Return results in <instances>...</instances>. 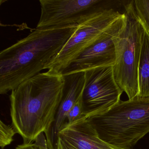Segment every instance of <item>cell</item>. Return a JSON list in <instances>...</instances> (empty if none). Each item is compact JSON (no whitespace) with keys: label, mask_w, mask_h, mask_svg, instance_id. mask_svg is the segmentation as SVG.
I'll list each match as a JSON object with an SVG mask.
<instances>
[{"label":"cell","mask_w":149,"mask_h":149,"mask_svg":"<svg viewBox=\"0 0 149 149\" xmlns=\"http://www.w3.org/2000/svg\"><path fill=\"white\" fill-rule=\"evenodd\" d=\"M77 24L36 29L0 53V93L5 95L41 73L77 29Z\"/></svg>","instance_id":"cell-1"},{"label":"cell","mask_w":149,"mask_h":149,"mask_svg":"<svg viewBox=\"0 0 149 149\" xmlns=\"http://www.w3.org/2000/svg\"><path fill=\"white\" fill-rule=\"evenodd\" d=\"M64 85L63 75L47 71L24 81L11 91L12 126L22 137L23 143L34 141L51 125Z\"/></svg>","instance_id":"cell-2"},{"label":"cell","mask_w":149,"mask_h":149,"mask_svg":"<svg viewBox=\"0 0 149 149\" xmlns=\"http://www.w3.org/2000/svg\"><path fill=\"white\" fill-rule=\"evenodd\" d=\"M87 119L102 140L120 149H131L149 133V97L120 100L106 112Z\"/></svg>","instance_id":"cell-3"},{"label":"cell","mask_w":149,"mask_h":149,"mask_svg":"<svg viewBox=\"0 0 149 149\" xmlns=\"http://www.w3.org/2000/svg\"><path fill=\"white\" fill-rule=\"evenodd\" d=\"M125 24L113 40L116 55L113 74L131 99L139 94V65L145 30L136 15L133 1L125 5Z\"/></svg>","instance_id":"cell-4"},{"label":"cell","mask_w":149,"mask_h":149,"mask_svg":"<svg viewBox=\"0 0 149 149\" xmlns=\"http://www.w3.org/2000/svg\"><path fill=\"white\" fill-rule=\"evenodd\" d=\"M123 15V13H120L111 8H107L102 10L86 22L79 25L59 54L47 64L44 70L61 74L70 63Z\"/></svg>","instance_id":"cell-5"},{"label":"cell","mask_w":149,"mask_h":149,"mask_svg":"<svg viewBox=\"0 0 149 149\" xmlns=\"http://www.w3.org/2000/svg\"><path fill=\"white\" fill-rule=\"evenodd\" d=\"M85 72L82 95L83 111L87 118L109 111L120 101L123 92L115 80L113 67H99Z\"/></svg>","instance_id":"cell-6"},{"label":"cell","mask_w":149,"mask_h":149,"mask_svg":"<svg viewBox=\"0 0 149 149\" xmlns=\"http://www.w3.org/2000/svg\"><path fill=\"white\" fill-rule=\"evenodd\" d=\"M107 1L102 0H40L41 15L36 28L80 25L95 17Z\"/></svg>","instance_id":"cell-7"},{"label":"cell","mask_w":149,"mask_h":149,"mask_svg":"<svg viewBox=\"0 0 149 149\" xmlns=\"http://www.w3.org/2000/svg\"><path fill=\"white\" fill-rule=\"evenodd\" d=\"M125 14L111 24L77 58L64 69L61 74L86 71L99 67H113L116 55L114 37L125 24Z\"/></svg>","instance_id":"cell-8"},{"label":"cell","mask_w":149,"mask_h":149,"mask_svg":"<svg viewBox=\"0 0 149 149\" xmlns=\"http://www.w3.org/2000/svg\"><path fill=\"white\" fill-rule=\"evenodd\" d=\"M64 78L62 97L54 119L45 132L49 149H57L58 135L65 123L69 111L82 96L85 85V72L63 75Z\"/></svg>","instance_id":"cell-9"},{"label":"cell","mask_w":149,"mask_h":149,"mask_svg":"<svg viewBox=\"0 0 149 149\" xmlns=\"http://www.w3.org/2000/svg\"><path fill=\"white\" fill-rule=\"evenodd\" d=\"M57 149H120L99 137L87 118L64 125L59 132Z\"/></svg>","instance_id":"cell-10"},{"label":"cell","mask_w":149,"mask_h":149,"mask_svg":"<svg viewBox=\"0 0 149 149\" xmlns=\"http://www.w3.org/2000/svg\"><path fill=\"white\" fill-rule=\"evenodd\" d=\"M139 94L140 97H149V33L145 31L138 68Z\"/></svg>","instance_id":"cell-11"},{"label":"cell","mask_w":149,"mask_h":149,"mask_svg":"<svg viewBox=\"0 0 149 149\" xmlns=\"http://www.w3.org/2000/svg\"><path fill=\"white\" fill-rule=\"evenodd\" d=\"M136 15L146 31L149 33V0L132 1Z\"/></svg>","instance_id":"cell-12"},{"label":"cell","mask_w":149,"mask_h":149,"mask_svg":"<svg viewBox=\"0 0 149 149\" xmlns=\"http://www.w3.org/2000/svg\"><path fill=\"white\" fill-rule=\"evenodd\" d=\"M16 132L13 126L5 124L2 120L0 123V146L4 149L13 141V137Z\"/></svg>","instance_id":"cell-13"},{"label":"cell","mask_w":149,"mask_h":149,"mask_svg":"<svg viewBox=\"0 0 149 149\" xmlns=\"http://www.w3.org/2000/svg\"><path fill=\"white\" fill-rule=\"evenodd\" d=\"M84 117H86L84 116L83 111L81 96L69 111L64 125L73 123Z\"/></svg>","instance_id":"cell-14"},{"label":"cell","mask_w":149,"mask_h":149,"mask_svg":"<svg viewBox=\"0 0 149 149\" xmlns=\"http://www.w3.org/2000/svg\"><path fill=\"white\" fill-rule=\"evenodd\" d=\"M44 132L41 133L35 140V143H23L16 146L15 149H49Z\"/></svg>","instance_id":"cell-15"},{"label":"cell","mask_w":149,"mask_h":149,"mask_svg":"<svg viewBox=\"0 0 149 149\" xmlns=\"http://www.w3.org/2000/svg\"></svg>","instance_id":"cell-16"}]
</instances>
